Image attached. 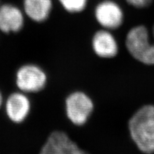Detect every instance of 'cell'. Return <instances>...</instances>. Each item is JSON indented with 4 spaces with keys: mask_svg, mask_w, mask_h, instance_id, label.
I'll list each match as a JSON object with an SVG mask.
<instances>
[{
    "mask_svg": "<svg viewBox=\"0 0 154 154\" xmlns=\"http://www.w3.org/2000/svg\"><path fill=\"white\" fill-rule=\"evenodd\" d=\"M128 131L140 151L154 153V105H144L138 109L128 121Z\"/></svg>",
    "mask_w": 154,
    "mask_h": 154,
    "instance_id": "obj_1",
    "label": "cell"
},
{
    "mask_svg": "<svg viewBox=\"0 0 154 154\" xmlns=\"http://www.w3.org/2000/svg\"><path fill=\"white\" fill-rule=\"evenodd\" d=\"M153 42H151L147 28L139 25L131 29L126 38V47L135 59L146 65H154V26Z\"/></svg>",
    "mask_w": 154,
    "mask_h": 154,
    "instance_id": "obj_2",
    "label": "cell"
},
{
    "mask_svg": "<svg viewBox=\"0 0 154 154\" xmlns=\"http://www.w3.org/2000/svg\"><path fill=\"white\" fill-rule=\"evenodd\" d=\"M65 105L69 120L79 126L87 122L94 110V103L91 98L82 91H75L69 94Z\"/></svg>",
    "mask_w": 154,
    "mask_h": 154,
    "instance_id": "obj_3",
    "label": "cell"
},
{
    "mask_svg": "<svg viewBox=\"0 0 154 154\" xmlns=\"http://www.w3.org/2000/svg\"><path fill=\"white\" fill-rule=\"evenodd\" d=\"M47 74L34 64H26L17 71V86L22 92L34 93L42 91L47 84Z\"/></svg>",
    "mask_w": 154,
    "mask_h": 154,
    "instance_id": "obj_4",
    "label": "cell"
},
{
    "mask_svg": "<svg viewBox=\"0 0 154 154\" xmlns=\"http://www.w3.org/2000/svg\"><path fill=\"white\" fill-rule=\"evenodd\" d=\"M39 154H89L79 147L66 133L55 131L48 137Z\"/></svg>",
    "mask_w": 154,
    "mask_h": 154,
    "instance_id": "obj_5",
    "label": "cell"
},
{
    "mask_svg": "<svg viewBox=\"0 0 154 154\" xmlns=\"http://www.w3.org/2000/svg\"><path fill=\"white\" fill-rule=\"evenodd\" d=\"M95 17L99 24L106 29H116L122 24V9L112 1L102 2L95 9Z\"/></svg>",
    "mask_w": 154,
    "mask_h": 154,
    "instance_id": "obj_6",
    "label": "cell"
},
{
    "mask_svg": "<svg viewBox=\"0 0 154 154\" xmlns=\"http://www.w3.org/2000/svg\"><path fill=\"white\" fill-rule=\"evenodd\" d=\"M30 101L25 94L17 92L11 94L6 103V112L7 116L13 122H22L29 113Z\"/></svg>",
    "mask_w": 154,
    "mask_h": 154,
    "instance_id": "obj_7",
    "label": "cell"
},
{
    "mask_svg": "<svg viewBox=\"0 0 154 154\" xmlns=\"http://www.w3.org/2000/svg\"><path fill=\"white\" fill-rule=\"evenodd\" d=\"M92 48L98 57L105 59L116 57L119 51L116 40L107 30H100L94 34L92 39Z\"/></svg>",
    "mask_w": 154,
    "mask_h": 154,
    "instance_id": "obj_8",
    "label": "cell"
},
{
    "mask_svg": "<svg viewBox=\"0 0 154 154\" xmlns=\"http://www.w3.org/2000/svg\"><path fill=\"white\" fill-rule=\"evenodd\" d=\"M23 24V14L17 7L9 5L0 7V29L3 32H17L22 28Z\"/></svg>",
    "mask_w": 154,
    "mask_h": 154,
    "instance_id": "obj_9",
    "label": "cell"
},
{
    "mask_svg": "<svg viewBox=\"0 0 154 154\" xmlns=\"http://www.w3.org/2000/svg\"><path fill=\"white\" fill-rule=\"evenodd\" d=\"M51 8V0H24L25 12L35 22L45 21L49 16Z\"/></svg>",
    "mask_w": 154,
    "mask_h": 154,
    "instance_id": "obj_10",
    "label": "cell"
},
{
    "mask_svg": "<svg viewBox=\"0 0 154 154\" xmlns=\"http://www.w3.org/2000/svg\"><path fill=\"white\" fill-rule=\"evenodd\" d=\"M63 7L69 12H81L85 9L87 0H59Z\"/></svg>",
    "mask_w": 154,
    "mask_h": 154,
    "instance_id": "obj_11",
    "label": "cell"
},
{
    "mask_svg": "<svg viewBox=\"0 0 154 154\" xmlns=\"http://www.w3.org/2000/svg\"><path fill=\"white\" fill-rule=\"evenodd\" d=\"M128 4L137 8H143L149 6L153 0H126Z\"/></svg>",
    "mask_w": 154,
    "mask_h": 154,
    "instance_id": "obj_12",
    "label": "cell"
},
{
    "mask_svg": "<svg viewBox=\"0 0 154 154\" xmlns=\"http://www.w3.org/2000/svg\"><path fill=\"white\" fill-rule=\"evenodd\" d=\"M2 102H3V97H2V95L1 92H0V106H1L2 104Z\"/></svg>",
    "mask_w": 154,
    "mask_h": 154,
    "instance_id": "obj_13",
    "label": "cell"
}]
</instances>
